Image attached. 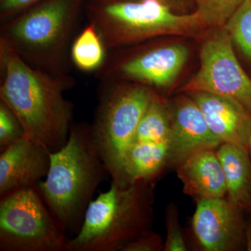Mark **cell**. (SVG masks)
Instances as JSON below:
<instances>
[{
  "label": "cell",
  "instance_id": "cell-1",
  "mask_svg": "<svg viewBox=\"0 0 251 251\" xmlns=\"http://www.w3.org/2000/svg\"><path fill=\"white\" fill-rule=\"evenodd\" d=\"M0 100L14 112L25 135L51 153L67 143L74 105L64 91L75 85L69 75H51L31 67L0 38Z\"/></svg>",
  "mask_w": 251,
  "mask_h": 251
},
{
  "label": "cell",
  "instance_id": "cell-2",
  "mask_svg": "<svg viewBox=\"0 0 251 251\" xmlns=\"http://www.w3.org/2000/svg\"><path fill=\"white\" fill-rule=\"evenodd\" d=\"M108 168L92 141L90 126L73 124L67 143L50 153V167L36 187L52 215L70 238L80 232L85 213Z\"/></svg>",
  "mask_w": 251,
  "mask_h": 251
},
{
  "label": "cell",
  "instance_id": "cell-3",
  "mask_svg": "<svg viewBox=\"0 0 251 251\" xmlns=\"http://www.w3.org/2000/svg\"><path fill=\"white\" fill-rule=\"evenodd\" d=\"M155 181L121 184L112 181L110 189L90 202L80 232L70 238L69 251H120L151 230Z\"/></svg>",
  "mask_w": 251,
  "mask_h": 251
},
{
  "label": "cell",
  "instance_id": "cell-4",
  "mask_svg": "<svg viewBox=\"0 0 251 251\" xmlns=\"http://www.w3.org/2000/svg\"><path fill=\"white\" fill-rule=\"evenodd\" d=\"M80 0H44L1 23L0 38L31 67L69 75Z\"/></svg>",
  "mask_w": 251,
  "mask_h": 251
},
{
  "label": "cell",
  "instance_id": "cell-5",
  "mask_svg": "<svg viewBox=\"0 0 251 251\" xmlns=\"http://www.w3.org/2000/svg\"><path fill=\"white\" fill-rule=\"evenodd\" d=\"M107 50L204 24L201 14H173L161 0H93L86 6Z\"/></svg>",
  "mask_w": 251,
  "mask_h": 251
},
{
  "label": "cell",
  "instance_id": "cell-6",
  "mask_svg": "<svg viewBox=\"0 0 251 251\" xmlns=\"http://www.w3.org/2000/svg\"><path fill=\"white\" fill-rule=\"evenodd\" d=\"M101 83L91 137L112 181L120 183L126 153L155 94L144 85Z\"/></svg>",
  "mask_w": 251,
  "mask_h": 251
},
{
  "label": "cell",
  "instance_id": "cell-7",
  "mask_svg": "<svg viewBox=\"0 0 251 251\" xmlns=\"http://www.w3.org/2000/svg\"><path fill=\"white\" fill-rule=\"evenodd\" d=\"M69 240L36 186L0 198V251H69Z\"/></svg>",
  "mask_w": 251,
  "mask_h": 251
},
{
  "label": "cell",
  "instance_id": "cell-8",
  "mask_svg": "<svg viewBox=\"0 0 251 251\" xmlns=\"http://www.w3.org/2000/svg\"><path fill=\"white\" fill-rule=\"evenodd\" d=\"M199 72L183 90L208 92L231 99L251 116V79L238 62L228 31H222L204 43Z\"/></svg>",
  "mask_w": 251,
  "mask_h": 251
},
{
  "label": "cell",
  "instance_id": "cell-9",
  "mask_svg": "<svg viewBox=\"0 0 251 251\" xmlns=\"http://www.w3.org/2000/svg\"><path fill=\"white\" fill-rule=\"evenodd\" d=\"M188 50L184 46L157 47L122 57L107 52L103 65L96 72L100 82L128 79L143 85L166 87L173 83L186 62Z\"/></svg>",
  "mask_w": 251,
  "mask_h": 251
},
{
  "label": "cell",
  "instance_id": "cell-10",
  "mask_svg": "<svg viewBox=\"0 0 251 251\" xmlns=\"http://www.w3.org/2000/svg\"><path fill=\"white\" fill-rule=\"evenodd\" d=\"M193 216V233L206 251H237L246 248L242 209L227 198L203 200Z\"/></svg>",
  "mask_w": 251,
  "mask_h": 251
},
{
  "label": "cell",
  "instance_id": "cell-11",
  "mask_svg": "<svg viewBox=\"0 0 251 251\" xmlns=\"http://www.w3.org/2000/svg\"><path fill=\"white\" fill-rule=\"evenodd\" d=\"M170 130L169 166H179L198 151L216 150L222 144L209 129L202 112L192 98L182 97L168 106Z\"/></svg>",
  "mask_w": 251,
  "mask_h": 251
},
{
  "label": "cell",
  "instance_id": "cell-12",
  "mask_svg": "<svg viewBox=\"0 0 251 251\" xmlns=\"http://www.w3.org/2000/svg\"><path fill=\"white\" fill-rule=\"evenodd\" d=\"M50 151L25 135L0 153V198L22 188L36 187L46 177Z\"/></svg>",
  "mask_w": 251,
  "mask_h": 251
},
{
  "label": "cell",
  "instance_id": "cell-13",
  "mask_svg": "<svg viewBox=\"0 0 251 251\" xmlns=\"http://www.w3.org/2000/svg\"><path fill=\"white\" fill-rule=\"evenodd\" d=\"M191 98L202 112L209 129L222 143L249 148L251 116L231 99L208 93L193 92Z\"/></svg>",
  "mask_w": 251,
  "mask_h": 251
},
{
  "label": "cell",
  "instance_id": "cell-14",
  "mask_svg": "<svg viewBox=\"0 0 251 251\" xmlns=\"http://www.w3.org/2000/svg\"><path fill=\"white\" fill-rule=\"evenodd\" d=\"M175 168L184 193L196 202L227 196L224 171L216 150L193 153Z\"/></svg>",
  "mask_w": 251,
  "mask_h": 251
},
{
  "label": "cell",
  "instance_id": "cell-15",
  "mask_svg": "<svg viewBox=\"0 0 251 251\" xmlns=\"http://www.w3.org/2000/svg\"><path fill=\"white\" fill-rule=\"evenodd\" d=\"M216 153L224 171L226 198L243 211L251 207V158L249 148L222 143Z\"/></svg>",
  "mask_w": 251,
  "mask_h": 251
},
{
  "label": "cell",
  "instance_id": "cell-16",
  "mask_svg": "<svg viewBox=\"0 0 251 251\" xmlns=\"http://www.w3.org/2000/svg\"><path fill=\"white\" fill-rule=\"evenodd\" d=\"M169 166L168 140L160 143H134L126 153L121 182L128 184L137 180L156 181Z\"/></svg>",
  "mask_w": 251,
  "mask_h": 251
},
{
  "label": "cell",
  "instance_id": "cell-17",
  "mask_svg": "<svg viewBox=\"0 0 251 251\" xmlns=\"http://www.w3.org/2000/svg\"><path fill=\"white\" fill-rule=\"evenodd\" d=\"M107 52L95 26L89 23L73 41L71 58L80 70L97 72L105 62Z\"/></svg>",
  "mask_w": 251,
  "mask_h": 251
},
{
  "label": "cell",
  "instance_id": "cell-18",
  "mask_svg": "<svg viewBox=\"0 0 251 251\" xmlns=\"http://www.w3.org/2000/svg\"><path fill=\"white\" fill-rule=\"evenodd\" d=\"M169 130L168 105L155 94L140 120L133 143L166 141Z\"/></svg>",
  "mask_w": 251,
  "mask_h": 251
},
{
  "label": "cell",
  "instance_id": "cell-19",
  "mask_svg": "<svg viewBox=\"0 0 251 251\" xmlns=\"http://www.w3.org/2000/svg\"><path fill=\"white\" fill-rule=\"evenodd\" d=\"M226 30L251 59V0H246L226 23Z\"/></svg>",
  "mask_w": 251,
  "mask_h": 251
},
{
  "label": "cell",
  "instance_id": "cell-20",
  "mask_svg": "<svg viewBox=\"0 0 251 251\" xmlns=\"http://www.w3.org/2000/svg\"><path fill=\"white\" fill-rule=\"evenodd\" d=\"M204 24L222 25L246 0H196Z\"/></svg>",
  "mask_w": 251,
  "mask_h": 251
},
{
  "label": "cell",
  "instance_id": "cell-21",
  "mask_svg": "<svg viewBox=\"0 0 251 251\" xmlns=\"http://www.w3.org/2000/svg\"><path fill=\"white\" fill-rule=\"evenodd\" d=\"M25 135L21 122L14 112L0 100V151L16 143Z\"/></svg>",
  "mask_w": 251,
  "mask_h": 251
},
{
  "label": "cell",
  "instance_id": "cell-22",
  "mask_svg": "<svg viewBox=\"0 0 251 251\" xmlns=\"http://www.w3.org/2000/svg\"><path fill=\"white\" fill-rule=\"evenodd\" d=\"M166 224L167 236L164 243V251H186L182 229L179 224V211L176 204L171 203L166 209Z\"/></svg>",
  "mask_w": 251,
  "mask_h": 251
},
{
  "label": "cell",
  "instance_id": "cell-23",
  "mask_svg": "<svg viewBox=\"0 0 251 251\" xmlns=\"http://www.w3.org/2000/svg\"><path fill=\"white\" fill-rule=\"evenodd\" d=\"M163 247L161 236L150 230L126 243L120 251H160Z\"/></svg>",
  "mask_w": 251,
  "mask_h": 251
},
{
  "label": "cell",
  "instance_id": "cell-24",
  "mask_svg": "<svg viewBox=\"0 0 251 251\" xmlns=\"http://www.w3.org/2000/svg\"><path fill=\"white\" fill-rule=\"evenodd\" d=\"M44 0H0L1 23L9 21Z\"/></svg>",
  "mask_w": 251,
  "mask_h": 251
},
{
  "label": "cell",
  "instance_id": "cell-25",
  "mask_svg": "<svg viewBox=\"0 0 251 251\" xmlns=\"http://www.w3.org/2000/svg\"><path fill=\"white\" fill-rule=\"evenodd\" d=\"M246 249L251 251V219L246 224Z\"/></svg>",
  "mask_w": 251,
  "mask_h": 251
},
{
  "label": "cell",
  "instance_id": "cell-26",
  "mask_svg": "<svg viewBox=\"0 0 251 251\" xmlns=\"http://www.w3.org/2000/svg\"><path fill=\"white\" fill-rule=\"evenodd\" d=\"M249 153H250V156L251 158V134L250 137V140H249Z\"/></svg>",
  "mask_w": 251,
  "mask_h": 251
},
{
  "label": "cell",
  "instance_id": "cell-27",
  "mask_svg": "<svg viewBox=\"0 0 251 251\" xmlns=\"http://www.w3.org/2000/svg\"><path fill=\"white\" fill-rule=\"evenodd\" d=\"M250 209H251V207L250 208Z\"/></svg>",
  "mask_w": 251,
  "mask_h": 251
},
{
  "label": "cell",
  "instance_id": "cell-28",
  "mask_svg": "<svg viewBox=\"0 0 251 251\" xmlns=\"http://www.w3.org/2000/svg\"><path fill=\"white\" fill-rule=\"evenodd\" d=\"M161 1H162V0H161Z\"/></svg>",
  "mask_w": 251,
  "mask_h": 251
}]
</instances>
